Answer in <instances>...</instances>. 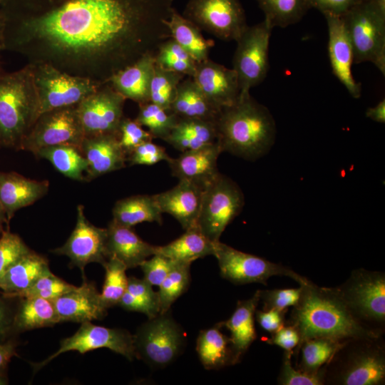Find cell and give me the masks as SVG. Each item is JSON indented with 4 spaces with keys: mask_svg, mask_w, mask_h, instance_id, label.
Masks as SVG:
<instances>
[{
    "mask_svg": "<svg viewBox=\"0 0 385 385\" xmlns=\"http://www.w3.org/2000/svg\"><path fill=\"white\" fill-rule=\"evenodd\" d=\"M354 318L369 332L385 333V273L364 268L354 270L335 287Z\"/></svg>",
    "mask_w": 385,
    "mask_h": 385,
    "instance_id": "5b68a950",
    "label": "cell"
},
{
    "mask_svg": "<svg viewBox=\"0 0 385 385\" xmlns=\"http://www.w3.org/2000/svg\"><path fill=\"white\" fill-rule=\"evenodd\" d=\"M133 337L135 358L155 369L164 368L175 361L186 344L185 333L170 310L148 319Z\"/></svg>",
    "mask_w": 385,
    "mask_h": 385,
    "instance_id": "52a82bcc",
    "label": "cell"
},
{
    "mask_svg": "<svg viewBox=\"0 0 385 385\" xmlns=\"http://www.w3.org/2000/svg\"><path fill=\"white\" fill-rule=\"evenodd\" d=\"M293 351H284L277 384L279 385H324L323 368L317 374L301 371L292 364Z\"/></svg>",
    "mask_w": 385,
    "mask_h": 385,
    "instance_id": "f6af8a7d",
    "label": "cell"
},
{
    "mask_svg": "<svg viewBox=\"0 0 385 385\" xmlns=\"http://www.w3.org/2000/svg\"><path fill=\"white\" fill-rule=\"evenodd\" d=\"M361 0H309V4L323 15L342 16Z\"/></svg>",
    "mask_w": 385,
    "mask_h": 385,
    "instance_id": "db71d44e",
    "label": "cell"
},
{
    "mask_svg": "<svg viewBox=\"0 0 385 385\" xmlns=\"http://www.w3.org/2000/svg\"><path fill=\"white\" fill-rule=\"evenodd\" d=\"M300 286V297L292 307L286 323L298 331V345L306 339L317 337L344 341L379 336L365 329L354 318L335 287H319L310 280Z\"/></svg>",
    "mask_w": 385,
    "mask_h": 385,
    "instance_id": "6da1fadb",
    "label": "cell"
},
{
    "mask_svg": "<svg viewBox=\"0 0 385 385\" xmlns=\"http://www.w3.org/2000/svg\"><path fill=\"white\" fill-rule=\"evenodd\" d=\"M37 118L34 67L0 71V146L19 150Z\"/></svg>",
    "mask_w": 385,
    "mask_h": 385,
    "instance_id": "277c9868",
    "label": "cell"
},
{
    "mask_svg": "<svg viewBox=\"0 0 385 385\" xmlns=\"http://www.w3.org/2000/svg\"><path fill=\"white\" fill-rule=\"evenodd\" d=\"M106 238L107 229L91 224L85 216L84 207L78 205L73 230L67 241L52 252L68 257L71 266L78 267L83 274L88 264L97 262L103 265L108 260Z\"/></svg>",
    "mask_w": 385,
    "mask_h": 385,
    "instance_id": "2e32d148",
    "label": "cell"
},
{
    "mask_svg": "<svg viewBox=\"0 0 385 385\" xmlns=\"http://www.w3.org/2000/svg\"><path fill=\"white\" fill-rule=\"evenodd\" d=\"M223 321L200 332L196 341V351L205 369L218 370L237 363L230 337L222 329Z\"/></svg>",
    "mask_w": 385,
    "mask_h": 385,
    "instance_id": "4316f807",
    "label": "cell"
},
{
    "mask_svg": "<svg viewBox=\"0 0 385 385\" xmlns=\"http://www.w3.org/2000/svg\"><path fill=\"white\" fill-rule=\"evenodd\" d=\"M81 150L87 160L86 180H91L125 166L127 155L117 134L85 137Z\"/></svg>",
    "mask_w": 385,
    "mask_h": 385,
    "instance_id": "7402d4cb",
    "label": "cell"
},
{
    "mask_svg": "<svg viewBox=\"0 0 385 385\" xmlns=\"http://www.w3.org/2000/svg\"><path fill=\"white\" fill-rule=\"evenodd\" d=\"M125 101L110 85L100 86L76 105L85 137L117 134L123 118Z\"/></svg>",
    "mask_w": 385,
    "mask_h": 385,
    "instance_id": "9a60e30c",
    "label": "cell"
},
{
    "mask_svg": "<svg viewBox=\"0 0 385 385\" xmlns=\"http://www.w3.org/2000/svg\"><path fill=\"white\" fill-rule=\"evenodd\" d=\"M16 342L11 339L0 344V374H3L11 359L16 355Z\"/></svg>",
    "mask_w": 385,
    "mask_h": 385,
    "instance_id": "9f6ffc18",
    "label": "cell"
},
{
    "mask_svg": "<svg viewBox=\"0 0 385 385\" xmlns=\"http://www.w3.org/2000/svg\"><path fill=\"white\" fill-rule=\"evenodd\" d=\"M105 269V279L100 293L105 306L109 309L118 305L126 290L128 279L125 265L115 257H108L103 265Z\"/></svg>",
    "mask_w": 385,
    "mask_h": 385,
    "instance_id": "7bdbcfd3",
    "label": "cell"
},
{
    "mask_svg": "<svg viewBox=\"0 0 385 385\" xmlns=\"http://www.w3.org/2000/svg\"><path fill=\"white\" fill-rule=\"evenodd\" d=\"M178 262L159 254L144 260L140 267L143 279L150 285L159 287L163 279Z\"/></svg>",
    "mask_w": 385,
    "mask_h": 385,
    "instance_id": "681fc988",
    "label": "cell"
},
{
    "mask_svg": "<svg viewBox=\"0 0 385 385\" xmlns=\"http://www.w3.org/2000/svg\"><path fill=\"white\" fill-rule=\"evenodd\" d=\"M217 260L220 275L235 284L261 283L267 284L272 276H286L299 285L309 279L289 267L236 250L220 241L215 242L214 255Z\"/></svg>",
    "mask_w": 385,
    "mask_h": 385,
    "instance_id": "9c48e42d",
    "label": "cell"
},
{
    "mask_svg": "<svg viewBox=\"0 0 385 385\" xmlns=\"http://www.w3.org/2000/svg\"><path fill=\"white\" fill-rule=\"evenodd\" d=\"M118 306L132 312L145 314L148 319L160 313V302L158 292L143 278L130 277L127 288L121 297Z\"/></svg>",
    "mask_w": 385,
    "mask_h": 385,
    "instance_id": "8d00e7d4",
    "label": "cell"
},
{
    "mask_svg": "<svg viewBox=\"0 0 385 385\" xmlns=\"http://www.w3.org/2000/svg\"><path fill=\"white\" fill-rule=\"evenodd\" d=\"M164 141L181 153L212 144L217 142L215 121L179 118Z\"/></svg>",
    "mask_w": 385,
    "mask_h": 385,
    "instance_id": "f1b7e54d",
    "label": "cell"
},
{
    "mask_svg": "<svg viewBox=\"0 0 385 385\" xmlns=\"http://www.w3.org/2000/svg\"><path fill=\"white\" fill-rule=\"evenodd\" d=\"M192 78L209 102L219 111L233 104L240 95L235 71L210 58L197 63Z\"/></svg>",
    "mask_w": 385,
    "mask_h": 385,
    "instance_id": "e0dca14e",
    "label": "cell"
},
{
    "mask_svg": "<svg viewBox=\"0 0 385 385\" xmlns=\"http://www.w3.org/2000/svg\"><path fill=\"white\" fill-rule=\"evenodd\" d=\"M182 15L225 41H236L248 26L239 0H188Z\"/></svg>",
    "mask_w": 385,
    "mask_h": 385,
    "instance_id": "7c38bea8",
    "label": "cell"
},
{
    "mask_svg": "<svg viewBox=\"0 0 385 385\" xmlns=\"http://www.w3.org/2000/svg\"><path fill=\"white\" fill-rule=\"evenodd\" d=\"M34 78L38 117L51 110L76 106L101 86L99 82L68 75L51 65L34 68Z\"/></svg>",
    "mask_w": 385,
    "mask_h": 385,
    "instance_id": "8fae6325",
    "label": "cell"
},
{
    "mask_svg": "<svg viewBox=\"0 0 385 385\" xmlns=\"http://www.w3.org/2000/svg\"><path fill=\"white\" fill-rule=\"evenodd\" d=\"M34 155L37 158L48 160L61 174L71 179L83 181L86 180L88 163L81 148L72 145H56L38 150Z\"/></svg>",
    "mask_w": 385,
    "mask_h": 385,
    "instance_id": "e575fe53",
    "label": "cell"
},
{
    "mask_svg": "<svg viewBox=\"0 0 385 385\" xmlns=\"http://www.w3.org/2000/svg\"><path fill=\"white\" fill-rule=\"evenodd\" d=\"M324 385H384V336L344 340L323 367Z\"/></svg>",
    "mask_w": 385,
    "mask_h": 385,
    "instance_id": "3957f363",
    "label": "cell"
},
{
    "mask_svg": "<svg viewBox=\"0 0 385 385\" xmlns=\"http://www.w3.org/2000/svg\"><path fill=\"white\" fill-rule=\"evenodd\" d=\"M170 111L178 118L215 121L220 112L202 93L192 77L184 78L178 85Z\"/></svg>",
    "mask_w": 385,
    "mask_h": 385,
    "instance_id": "f546056e",
    "label": "cell"
},
{
    "mask_svg": "<svg viewBox=\"0 0 385 385\" xmlns=\"http://www.w3.org/2000/svg\"><path fill=\"white\" fill-rule=\"evenodd\" d=\"M244 205V195L238 185L220 173L203 190L197 226L211 242H217Z\"/></svg>",
    "mask_w": 385,
    "mask_h": 385,
    "instance_id": "ba28073f",
    "label": "cell"
},
{
    "mask_svg": "<svg viewBox=\"0 0 385 385\" xmlns=\"http://www.w3.org/2000/svg\"><path fill=\"white\" fill-rule=\"evenodd\" d=\"M154 66V54H147L113 73L107 82L125 99L143 104L150 101V83Z\"/></svg>",
    "mask_w": 385,
    "mask_h": 385,
    "instance_id": "d4e9b609",
    "label": "cell"
},
{
    "mask_svg": "<svg viewBox=\"0 0 385 385\" xmlns=\"http://www.w3.org/2000/svg\"><path fill=\"white\" fill-rule=\"evenodd\" d=\"M324 16L328 28V55L332 72L348 93L353 98H359L361 86L351 73L354 53L343 19L329 14Z\"/></svg>",
    "mask_w": 385,
    "mask_h": 385,
    "instance_id": "ac0fdd59",
    "label": "cell"
},
{
    "mask_svg": "<svg viewBox=\"0 0 385 385\" xmlns=\"http://www.w3.org/2000/svg\"><path fill=\"white\" fill-rule=\"evenodd\" d=\"M118 137L127 156L141 143L153 139L152 135L135 120L124 117L118 127Z\"/></svg>",
    "mask_w": 385,
    "mask_h": 385,
    "instance_id": "c3c4849f",
    "label": "cell"
},
{
    "mask_svg": "<svg viewBox=\"0 0 385 385\" xmlns=\"http://www.w3.org/2000/svg\"><path fill=\"white\" fill-rule=\"evenodd\" d=\"M299 342L298 331L294 326L286 323L267 339V344L278 346L284 351H294Z\"/></svg>",
    "mask_w": 385,
    "mask_h": 385,
    "instance_id": "816d5d0a",
    "label": "cell"
},
{
    "mask_svg": "<svg viewBox=\"0 0 385 385\" xmlns=\"http://www.w3.org/2000/svg\"><path fill=\"white\" fill-rule=\"evenodd\" d=\"M265 19L274 27L285 28L299 21L311 8L309 0H255Z\"/></svg>",
    "mask_w": 385,
    "mask_h": 385,
    "instance_id": "74e56055",
    "label": "cell"
},
{
    "mask_svg": "<svg viewBox=\"0 0 385 385\" xmlns=\"http://www.w3.org/2000/svg\"><path fill=\"white\" fill-rule=\"evenodd\" d=\"M302 286L297 288L259 289L260 302L263 304L262 310H288L299 301Z\"/></svg>",
    "mask_w": 385,
    "mask_h": 385,
    "instance_id": "7dc6e473",
    "label": "cell"
},
{
    "mask_svg": "<svg viewBox=\"0 0 385 385\" xmlns=\"http://www.w3.org/2000/svg\"><path fill=\"white\" fill-rule=\"evenodd\" d=\"M4 30L5 25L2 16L0 14V51L5 47V40H4Z\"/></svg>",
    "mask_w": 385,
    "mask_h": 385,
    "instance_id": "91938a15",
    "label": "cell"
},
{
    "mask_svg": "<svg viewBox=\"0 0 385 385\" xmlns=\"http://www.w3.org/2000/svg\"><path fill=\"white\" fill-rule=\"evenodd\" d=\"M203 190L192 182L179 180L175 187L153 197L163 213L170 214L188 230L197 225Z\"/></svg>",
    "mask_w": 385,
    "mask_h": 385,
    "instance_id": "44dd1931",
    "label": "cell"
},
{
    "mask_svg": "<svg viewBox=\"0 0 385 385\" xmlns=\"http://www.w3.org/2000/svg\"><path fill=\"white\" fill-rule=\"evenodd\" d=\"M48 180L29 179L15 173L0 172V202L7 217L8 222L15 212L34 203L48 192Z\"/></svg>",
    "mask_w": 385,
    "mask_h": 385,
    "instance_id": "cb8c5ba5",
    "label": "cell"
},
{
    "mask_svg": "<svg viewBox=\"0 0 385 385\" xmlns=\"http://www.w3.org/2000/svg\"><path fill=\"white\" fill-rule=\"evenodd\" d=\"M273 27L265 19L248 26L236 41L232 59L240 93L250 92L266 78L269 63V45Z\"/></svg>",
    "mask_w": 385,
    "mask_h": 385,
    "instance_id": "30bf717a",
    "label": "cell"
},
{
    "mask_svg": "<svg viewBox=\"0 0 385 385\" xmlns=\"http://www.w3.org/2000/svg\"><path fill=\"white\" fill-rule=\"evenodd\" d=\"M215 242L206 237L196 225L171 242L155 246V253L178 262L192 263L197 259L213 255Z\"/></svg>",
    "mask_w": 385,
    "mask_h": 385,
    "instance_id": "4dcf8cb0",
    "label": "cell"
},
{
    "mask_svg": "<svg viewBox=\"0 0 385 385\" xmlns=\"http://www.w3.org/2000/svg\"><path fill=\"white\" fill-rule=\"evenodd\" d=\"M166 26L173 38L197 63L209 58L214 46L211 39H205L201 30L173 8Z\"/></svg>",
    "mask_w": 385,
    "mask_h": 385,
    "instance_id": "1f68e13d",
    "label": "cell"
},
{
    "mask_svg": "<svg viewBox=\"0 0 385 385\" xmlns=\"http://www.w3.org/2000/svg\"><path fill=\"white\" fill-rule=\"evenodd\" d=\"M8 384L9 382L6 378L4 376H3V374H0V385H6Z\"/></svg>",
    "mask_w": 385,
    "mask_h": 385,
    "instance_id": "94428289",
    "label": "cell"
},
{
    "mask_svg": "<svg viewBox=\"0 0 385 385\" xmlns=\"http://www.w3.org/2000/svg\"><path fill=\"white\" fill-rule=\"evenodd\" d=\"M60 322H84L103 319L108 308L103 304L101 294L94 283L86 280L80 287L61 295L51 301Z\"/></svg>",
    "mask_w": 385,
    "mask_h": 385,
    "instance_id": "d6986e66",
    "label": "cell"
},
{
    "mask_svg": "<svg viewBox=\"0 0 385 385\" xmlns=\"http://www.w3.org/2000/svg\"><path fill=\"white\" fill-rule=\"evenodd\" d=\"M106 229L108 258L115 257L127 269L139 267L148 257L155 255V246L143 240L132 227L120 225L111 220Z\"/></svg>",
    "mask_w": 385,
    "mask_h": 385,
    "instance_id": "603a6c76",
    "label": "cell"
},
{
    "mask_svg": "<svg viewBox=\"0 0 385 385\" xmlns=\"http://www.w3.org/2000/svg\"><path fill=\"white\" fill-rule=\"evenodd\" d=\"M9 222L7 220L6 214L5 212V210L0 202V233L1 234L4 230V225L6 224L7 229L9 227Z\"/></svg>",
    "mask_w": 385,
    "mask_h": 385,
    "instance_id": "680465c9",
    "label": "cell"
},
{
    "mask_svg": "<svg viewBox=\"0 0 385 385\" xmlns=\"http://www.w3.org/2000/svg\"><path fill=\"white\" fill-rule=\"evenodd\" d=\"M259 303L258 289L250 298L238 301L232 315L223 321L224 327L230 332V339L237 364L257 338L255 314Z\"/></svg>",
    "mask_w": 385,
    "mask_h": 385,
    "instance_id": "484cf974",
    "label": "cell"
},
{
    "mask_svg": "<svg viewBox=\"0 0 385 385\" xmlns=\"http://www.w3.org/2000/svg\"><path fill=\"white\" fill-rule=\"evenodd\" d=\"M365 115L366 118L379 123H385V100L382 99L374 107L366 109Z\"/></svg>",
    "mask_w": 385,
    "mask_h": 385,
    "instance_id": "6f0895ef",
    "label": "cell"
},
{
    "mask_svg": "<svg viewBox=\"0 0 385 385\" xmlns=\"http://www.w3.org/2000/svg\"><path fill=\"white\" fill-rule=\"evenodd\" d=\"M165 148L152 142L146 141L137 146L128 156L130 165H152L170 159Z\"/></svg>",
    "mask_w": 385,
    "mask_h": 385,
    "instance_id": "f907efd6",
    "label": "cell"
},
{
    "mask_svg": "<svg viewBox=\"0 0 385 385\" xmlns=\"http://www.w3.org/2000/svg\"><path fill=\"white\" fill-rule=\"evenodd\" d=\"M49 270L46 258L31 250L4 273L0 280L3 296L12 298L15 294L28 289Z\"/></svg>",
    "mask_w": 385,
    "mask_h": 385,
    "instance_id": "83f0119b",
    "label": "cell"
},
{
    "mask_svg": "<svg viewBox=\"0 0 385 385\" xmlns=\"http://www.w3.org/2000/svg\"><path fill=\"white\" fill-rule=\"evenodd\" d=\"M354 53V63H372L385 75V14L361 0L342 16Z\"/></svg>",
    "mask_w": 385,
    "mask_h": 385,
    "instance_id": "8992f818",
    "label": "cell"
},
{
    "mask_svg": "<svg viewBox=\"0 0 385 385\" xmlns=\"http://www.w3.org/2000/svg\"><path fill=\"white\" fill-rule=\"evenodd\" d=\"M217 142L227 152L248 160L267 154L276 138V124L269 109L250 92L240 93L236 101L222 109L215 120Z\"/></svg>",
    "mask_w": 385,
    "mask_h": 385,
    "instance_id": "7a4b0ae2",
    "label": "cell"
},
{
    "mask_svg": "<svg viewBox=\"0 0 385 385\" xmlns=\"http://www.w3.org/2000/svg\"><path fill=\"white\" fill-rule=\"evenodd\" d=\"M190 265L178 262L159 285L160 313L168 312L175 300L188 290Z\"/></svg>",
    "mask_w": 385,
    "mask_h": 385,
    "instance_id": "b9f144b4",
    "label": "cell"
},
{
    "mask_svg": "<svg viewBox=\"0 0 385 385\" xmlns=\"http://www.w3.org/2000/svg\"><path fill=\"white\" fill-rule=\"evenodd\" d=\"M287 312L277 309L256 310L255 318L261 328L271 335L285 324Z\"/></svg>",
    "mask_w": 385,
    "mask_h": 385,
    "instance_id": "f5cc1de1",
    "label": "cell"
},
{
    "mask_svg": "<svg viewBox=\"0 0 385 385\" xmlns=\"http://www.w3.org/2000/svg\"><path fill=\"white\" fill-rule=\"evenodd\" d=\"M31 250L18 235L4 230L0 237V280L11 266Z\"/></svg>",
    "mask_w": 385,
    "mask_h": 385,
    "instance_id": "bcb514c9",
    "label": "cell"
},
{
    "mask_svg": "<svg viewBox=\"0 0 385 385\" xmlns=\"http://www.w3.org/2000/svg\"><path fill=\"white\" fill-rule=\"evenodd\" d=\"M14 317V332L52 327L60 323L53 302L40 297L19 298Z\"/></svg>",
    "mask_w": 385,
    "mask_h": 385,
    "instance_id": "836d02e7",
    "label": "cell"
},
{
    "mask_svg": "<svg viewBox=\"0 0 385 385\" xmlns=\"http://www.w3.org/2000/svg\"><path fill=\"white\" fill-rule=\"evenodd\" d=\"M344 341L324 337L304 340L293 351L300 357L294 367L309 374L320 372Z\"/></svg>",
    "mask_w": 385,
    "mask_h": 385,
    "instance_id": "d590c367",
    "label": "cell"
},
{
    "mask_svg": "<svg viewBox=\"0 0 385 385\" xmlns=\"http://www.w3.org/2000/svg\"><path fill=\"white\" fill-rule=\"evenodd\" d=\"M178 119L170 110L149 101L139 105V111L135 120L143 127L147 128L153 138L164 140Z\"/></svg>",
    "mask_w": 385,
    "mask_h": 385,
    "instance_id": "ab89813d",
    "label": "cell"
},
{
    "mask_svg": "<svg viewBox=\"0 0 385 385\" xmlns=\"http://www.w3.org/2000/svg\"><path fill=\"white\" fill-rule=\"evenodd\" d=\"M1 0H0V2H1Z\"/></svg>",
    "mask_w": 385,
    "mask_h": 385,
    "instance_id": "6125c7cd",
    "label": "cell"
},
{
    "mask_svg": "<svg viewBox=\"0 0 385 385\" xmlns=\"http://www.w3.org/2000/svg\"><path fill=\"white\" fill-rule=\"evenodd\" d=\"M101 348L109 349L130 361L135 358L133 337L128 331L108 328L93 324L91 322H84L72 336L61 341L60 346L56 351L42 361L32 363L33 371L34 374L36 373L65 352L76 351L83 354Z\"/></svg>",
    "mask_w": 385,
    "mask_h": 385,
    "instance_id": "5bb4252c",
    "label": "cell"
},
{
    "mask_svg": "<svg viewBox=\"0 0 385 385\" xmlns=\"http://www.w3.org/2000/svg\"><path fill=\"white\" fill-rule=\"evenodd\" d=\"M76 287V286L68 283L49 270L28 289L15 294L12 298L40 297L53 301Z\"/></svg>",
    "mask_w": 385,
    "mask_h": 385,
    "instance_id": "ee69618b",
    "label": "cell"
},
{
    "mask_svg": "<svg viewBox=\"0 0 385 385\" xmlns=\"http://www.w3.org/2000/svg\"><path fill=\"white\" fill-rule=\"evenodd\" d=\"M113 221L133 227L144 222L161 225L162 214L153 195H138L118 200L112 210Z\"/></svg>",
    "mask_w": 385,
    "mask_h": 385,
    "instance_id": "d6a6232c",
    "label": "cell"
},
{
    "mask_svg": "<svg viewBox=\"0 0 385 385\" xmlns=\"http://www.w3.org/2000/svg\"><path fill=\"white\" fill-rule=\"evenodd\" d=\"M185 75L163 68L155 64L150 83V101L170 110L178 87Z\"/></svg>",
    "mask_w": 385,
    "mask_h": 385,
    "instance_id": "60d3db41",
    "label": "cell"
},
{
    "mask_svg": "<svg viewBox=\"0 0 385 385\" xmlns=\"http://www.w3.org/2000/svg\"><path fill=\"white\" fill-rule=\"evenodd\" d=\"M154 58L159 66L185 76L192 77L195 72V60L171 37L159 45Z\"/></svg>",
    "mask_w": 385,
    "mask_h": 385,
    "instance_id": "f35d334b",
    "label": "cell"
},
{
    "mask_svg": "<svg viewBox=\"0 0 385 385\" xmlns=\"http://www.w3.org/2000/svg\"><path fill=\"white\" fill-rule=\"evenodd\" d=\"M85 138L76 106L56 108L41 114L22 140L19 150L35 153L56 145H72L81 148Z\"/></svg>",
    "mask_w": 385,
    "mask_h": 385,
    "instance_id": "4fadbf2b",
    "label": "cell"
},
{
    "mask_svg": "<svg viewBox=\"0 0 385 385\" xmlns=\"http://www.w3.org/2000/svg\"><path fill=\"white\" fill-rule=\"evenodd\" d=\"M0 297V344L9 340V335L14 332V312L4 299Z\"/></svg>",
    "mask_w": 385,
    "mask_h": 385,
    "instance_id": "11a10c76",
    "label": "cell"
},
{
    "mask_svg": "<svg viewBox=\"0 0 385 385\" xmlns=\"http://www.w3.org/2000/svg\"><path fill=\"white\" fill-rule=\"evenodd\" d=\"M222 153L217 142L200 148L182 152L167 161L173 176L192 182L203 189L220 173L217 160Z\"/></svg>",
    "mask_w": 385,
    "mask_h": 385,
    "instance_id": "ffe728a7",
    "label": "cell"
}]
</instances>
